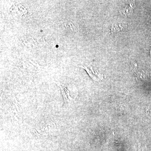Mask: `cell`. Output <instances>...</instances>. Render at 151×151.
<instances>
[{"instance_id":"cell-1","label":"cell","mask_w":151,"mask_h":151,"mask_svg":"<svg viewBox=\"0 0 151 151\" xmlns=\"http://www.w3.org/2000/svg\"><path fill=\"white\" fill-rule=\"evenodd\" d=\"M56 83L61 89L63 100L65 104H70L75 100L78 95V91L74 85L59 82Z\"/></svg>"},{"instance_id":"cell-2","label":"cell","mask_w":151,"mask_h":151,"mask_svg":"<svg viewBox=\"0 0 151 151\" xmlns=\"http://www.w3.org/2000/svg\"><path fill=\"white\" fill-rule=\"evenodd\" d=\"M8 100L7 105L9 106V111H10L11 113H12V115L16 118H18L21 109L14 95H12L9 98Z\"/></svg>"},{"instance_id":"cell-3","label":"cell","mask_w":151,"mask_h":151,"mask_svg":"<svg viewBox=\"0 0 151 151\" xmlns=\"http://www.w3.org/2000/svg\"><path fill=\"white\" fill-rule=\"evenodd\" d=\"M81 67L84 68L87 71L89 76L94 81H98L103 79V74H101L98 71L93 70L92 67H87L84 65L81 66Z\"/></svg>"},{"instance_id":"cell-4","label":"cell","mask_w":151,"mask_h":151,"mask_svg":"<svg viewBox=\"0 0 151 151\" xmlns=\"http://www.w3.org/2000/svg\"><path fill=\"white\" fill-rule=\"evenodd\" d=\"M55 127L54 123L51 121L44 122L40 125L37 129V130L40 133H46L51 131Z\"/></svg>"},{"instance_id":"cell-5","label":"cell","mask_w":151,"mask_h":151,"mask_svg":"<svg viewBox=\"0 0 151 151\" xmlns=\"http://www.w3.org/2000/svg\"><path fill=\"white\" fill-rule=\"evenodd\" d=\"M127 28L126 24L122 23H117L113 24L111 27V31L112 33H118L124 31Z\"/></svg>"},{"instance_id":"cell-6","label":"cell","mask_w":151,"mask_h":151,"mask_svg":"<svg viewBox=\"0 0 151 151\" xmlns=\"http://www.w3.org/2000/svg\"><path fill=\"white\" fill-rule=\"evenodd\" d=\"M135 3H132L130 6H127L124 8V9L120 11V13L123 16L129 15L132 14L133 12V8L135 7Z\"/></svg>"},{"instance_id":"cell-7","label":"cell","mask_w":151,"mask_h":151,"mask_svg":"<svg viewBox=\"0 0 151 151\" xmlns=\"http://www.w3.org/2000/svg\"><path fill=\"white\" fill-rule=\"evenodd\" d=\"M150 20H151V13L150 14Z\"/></svg>"},{"instance_id":"cell-8","label":"cell","mask_w":151,"mask_h":151,"mask_svg":"<svg viewBox=\"0 0 151 151\" xmlns=\"http://www.w3.org/2000/svg\"><path fill=\"white\" fill-rule=\"evenodd\" d=\"M150 55H151V51H150Z\"/></svg>"}]
</instances>
